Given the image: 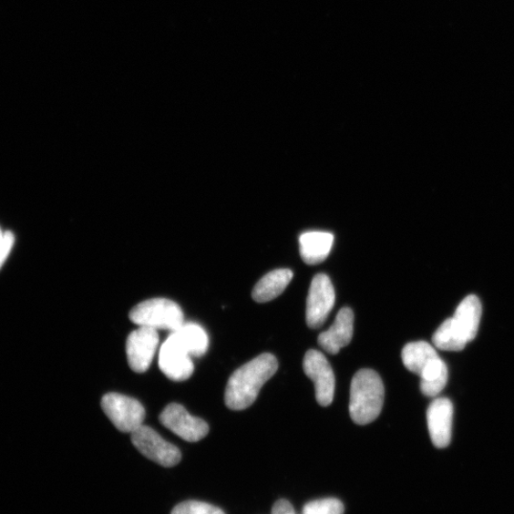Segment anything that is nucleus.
<instances>
[{
    "mask_svg": "<svg viewBox=\"0 0 514 514\" xmlns=\"http://www.w3.org/2000/svg\"><path fill=\"white\" fill-rule=\"evenodd\" d=\"M334 239V234L326 231H308L300 235V255L303 262L308 265L325 262L332 251Z\"/></svg>",
    "mask_w": 514,
    "mask_h": 514,
    "instance_id": "13",
    "label": "nucleus"
},
{
    "mask_svg": "<svg viewBox=\"0 0 514 514\" xmlns=\"http://www.w3.org/2000/svg\"><path fill=\"white\" fill-rule=\"evenodd\" d=\"M15 244V235L12 231H4L0 228V269L3 268L8 259Z\"/></svg>",
    "mask_w": 514,
    "mask_h": 514,
    "instance_id": "22",
    "label": "nucleus"
},
{
    "mask_svg": "<svg viewBox=\"0 0 514 514\" xmlns=\"http://www.w3.org/2000/svg\"><path fill=\"white\" fill-rule=\"evenodd\" d=\"M420 389L427 397L437 396L446 387L447 381V367L438 356L425 368L420 375Z\"/></svg>",
    "mask_w": 514,
    "mask_h": 514,
    "instance_id": "17",
    "label": "nucleus"
},
{
    "mask_svg": "<svg viewBox=\"0 0 514 514\" xmlns=\"http://www.w3.org/2000/svg\"><path fill=\"white\" fill-rule=\"evenodd\" d=\"M272 514H294V509L289 501L283 499L274 504Z\"/></svg>",
    "mask_w": 514,
    "mask_h": 514,
    "instance_id": "23",
    "label": "nucleus"
},
{
    "mask_svg": "<svg viewBox=\"0 0 514 514\" xmlns=\"http://www.w3.org/2000/svg\"><path fill=\"white\" fill-rule=\"evenodd\" d=\"M293 273L289 269H277L262 278L252 290V299L259 303L271 302L280 296L290 284Z\"/></svg>",
    "mask_w": 514,
    "mask_h": 514,
    "instance_id": "15",
    "label": "nucleus"
},
{
    "mask_svg": "<svg viewBox=\"0 0 514 514\" xmlns=\"http://www.w3.org/2000/svg\"><path fill=\"white\" fill-rule=\"evenodd\" d=\"M159 420L170 431L188 442H198L209 433V425L203 419L190 416L180 404H169Z\"/></svg>",
    "mask_w": 514,
    "mask_h": 514,
    "instance_id": "8",
    "label": "nucleus"
},
{
    "mask_svg": "<svg viewBox=\"0 0 514 514\" xmlns=\"http://www.w3.org/2000/svg\"><path fill=\"white\" fill-rule=\"evenodd\" d=\"M128 318L139 327L175 332L184 324V314L174 302L166 298L146 300L134 307Z\"/></svg>",
    "mask_w": 514,
    "mask_h": 514,
    "instance_id": "3",
    "label": "nucleus"
},
{
    "mask_svg": "<svg viewBox=\"0 0 514 514\" xmlns=\"http://www.w3.org/2000/svg\"><path fill=\"white\" fill-rule=\"evenodd\" d=\"M438 356L437 352L430 343L425 341L409 343L402 351L404 366L419 376L428 364Z\"/></svg>",
    "mask_w": 514,
    "mask_h": 514,
    "instance_id": "16",
    "label": "nucleus"
},
{
    "mask_svg": "<svg viewBox=\"0 0 514 514\" xmlns=\"http://www.w3.org/2000/svg\"><path fill=\"white\" fill-rule=\"evenodd\" d=\"M159 342L157 330L139 327L128 334L126 342V354L128 366L138 374L145 373L156 355Z\"/></svg>",
    "mask_w": 514,
    "mask_h": 514,
    "instance_id": "9",
    "label": "nucleus"
},
{
    "mask_svg": "<svg viewBox=\"0 0 514 514\" xmlns=\"http://www.w3.org/2000/svg\"><path fill=\"white\" fill-rule=\"evenodd\" d=\"M171 514H225L216 506L200 501H186L179 504Z\"/></svg>",
    "mask_w": 514,
    "mask_h": 514,
    "instance_id": "21",
    "label": "nucleus"
},
{
    "mask_svg": "<svg viewBox=\"0 0 514 514\" xmlns=\"http://www.w3.org/2000/svg\"><path fill=\"white\" fill-rule=\"evenodd\" d=\"M190 356L175 334H170L160 349L159 368L170 380H187L195 371L194 363Z\"/></svg>",
    "mask_w": 514,
    "mask_h": 514,
    "instance_id": "10",
    "label": "nucleus"
},
{
    "mask_svg": "<svg viewBox=\"0 0 514 514\" xmlns=\"http://www.w3.org/2000/svg\"><path fill=\"white\" fill-rule=\"evenodd\" d=\"M344 506L335 499H325L309 502L303 509V514H343Z\"/></svg>",
    "mask_w": 514,
    "mask_h": 514,
    "instance_id": "20",
    "label": "nucleus"
},
{
    "mask_svg": "<svg viewBox=\"0 0 514 514\" xmlns=\"http://www.w3.org/2000/svg\"><path fill=\"white\" fill-rule=\"evenodd\" d=\"M132 442L145 457L165 468L175 467L181 460L180 448L148 426L142 425L132 433Z\"/></svg>",
    "mask_w": 514,
    "mask_h": 514,
    "instance_id": "5",
    "label": "nucleus"
},
{
    "mask_svg": "<svg viewBox=\"0 0 514 514\" xmlns=\"http://www.w3.org/2000/svg\"><path fill=\"white\" fill-rule=\"evenodd\" d=\"M277 369L276 357L272 354H263L235 371L228 381L225 392L228 408L232 411L249 408Z\"/></svg>",
    "mask_w": 514,
    "mask_h": 514,
    "instance_id": "1",
    "label": "nucleus"
},
{
    "mask_svg": "<svg viewBox=\"0 0 514 514\" xmlns=\"http://www.w3.org/2000/svg\"><path fill=\"white\" fill-rule=\"evenodd\" d=\"M101 408L118 431L132 434L142 426L145 409L137 399L117 394H107L102 397Z\"/></svg>",
    "mask_w": 514,
    "mask_h": 514,
    "instance_id": "4",
    "label": "nucleus"
},
{
    "mask_svg": "<svg viewBox=\"0 0 514 514\" xmlns=\"http://www.w3.org/2000/svg\"><path fill=\"white\" fill-rule=\"evenodd\" d=\"M354 312L348 307L342 308L337 314L334 324L326 332L318 336V344L328 354L336 355L342 348L348 346L354 335Z\"/></svg>",
    "mask_w": 514,
    "mask_h": 514,
    "instance_id": "12",
    "label": "nucleus"
},
{
    "mask_svg": "<svg viewBox=\"0 0 514 514\" xmlns=\"http://www.w3.org/2000/svg\"><path fill=\"white\" fill-rule=\"evenodd\" d=\"M482 305L477 295H468L457 307L455 316L452 317L454 325L459 334L469 343L478 334Z\"/></svg>",
    "mask_w": 514,
    "mask_h": 514,
    "instance_id": "14",
    "label": "nucleus"
},
{
    "mask_svg": "<svg viewBox=\"0 0 514 514\" xmlns=\"http://www.w3.org/2000/svg\"><path fill=\"white\" fill-rule=\"evenodd\" d=\"M303 369L314 384L318 404L323 406H330L334 396L335 377L325 355L319 351H308L303 360Z\"/></svg>",
    "mask_w": 514,
    "mask_h": 514,
    "instance_id": "7",
    "label": "nucleus"
},
{
    "mask_svg": "<svg viewBox=\"0 0 514 514\" xmlns=\"http://www.w3.org/2000/svg\"><path fill=\"white\" fill-rule=\"evenodd\" d=\"M454 406L446 397L435 399L427 411L428 432L434 445L444 448L451 443L453 432Z\"/></svg>",
    "mask_w": 514,
    "mask_h": 514,
    "instance_id": "11",
    "label": "nucleus"
},
{
    "mask_svg": "<svg viewBox=\"0 0 514 514\" xmlns=\"http://www.w3.org/2000/svg\"><path fill=\"white\" fill-rule=\"evenodd\" d=\"M433 343L437 349L448 352H460L468 344V341L456 329L452 318L445 320L437 330Z\"/></svg>",
    "mask_w": 514,
    "mask_h": 514,
    "instance_id": "19",
    "label": "nucleus"
},
{
    "mask_svg": "<svg viewBox=\"0 0 514 514\" xmlns=\"http://www.w3.org/2000/svg\"><path fill=\"white\" fill-rule=\"evenodd\" d=\"M180 340L190 355L200 357L209 348V337L205 330L196 324H184L180 329L171 332Z\"/></svg>",
    "mask_w": 514,
    "mask_h": 514,
    "instance_id": "18",
    "label": "nucleus"
},
{
    "mask_svg": "<svg viewBox=\"0 0 514 514\" xmlns=\"http://www.w3.org/2000/svg\"><path fill=\"white\" fill-rule=\"evenodd\" d=\"M385 389L379 375L370 369L358 371L351 384L350 416L357 425H367L380 416Z\"/></svg>",
    "mask_w": 514,
    "mask_h": 514,
    "instance_id": "2",
    "label": "nucleus"
},
{
    "mask_svg": "<svg viewBox=\"0 0 514 514\" xmlns=\"http://www.w3.org/2000/svg\"><path fill=\"white\" fill-rule=\"evenodd\" d=\"M335 303V293L330 277L318 273L314 277L308 298L306 321L312 329H319L326 323Z\"/></svg>",
    "mask_w": 514,
    "mask_h": 514,
    "instance_id": "6",
    "label": "nucleus"
}]
</instances>
